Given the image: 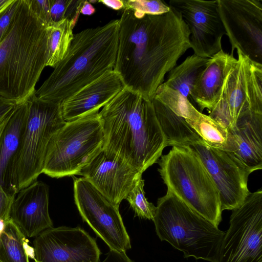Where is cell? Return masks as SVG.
I'll use <instances>...</instances> for the list:
<instances>
[{
	"mask_svg": "<svg viewBox=\"0 0 262 262\" xmlns=\"http://www.w3.org/2000/svg\"><path fill=\"white\" fill-rule=\"evenodd\" d=\"M228 130L232 142V151L228 152L250 173L261 169L262 114L241 115Z\"/></svg>",
	"mask_w": 262,
	"mask_h": 262,
	"instance_id": "obj_19",
	"label": "cell"
},
{
	"mask_svg": "<svg viewBox=\"0 0 262 262\" xmlns=\"http://www.w3.org/2000/svg\"><path fill=\"white\" fill-rule=\"evenodd\" d=\"M20 0L13 2L0 13V43L6 36L16 12Z\"/></svg>",
	"mask_w": 262,
	"mask_h": 262,
	"instance_id": "obj_31",
	"label": "cell"
},
{
	"mask_svg": "<svg viewBox=\"0 0 262 262\" xmlns=\"http://www.w3.org/2000/svg\"><path fill=\"white\" fill-rule=\"evenodd\" d=\"M73 29L67 19L48 26L46 67L54 68L63 58L74 37Z\"/></svg>",
	"mask_w": 262,
	"mask_h": 262,
	"instance_id": "obj_26",
	"label": "cell"
},
{
	"mask_svg": "<svg viewBox=\"0 0 262 262\" xmlns=\"http://www.w3.org/2000/svg\"><path fill=\"white\" fill-rule=\"evenodd\" d=\"M17 104L0 96V123L14 110Z\"/></svg>",
	"mask_w": 262,
	"mask_h": 262,
	"instance_id": "obj_35",
	"label": "cell"
},
{
	"mask_svg": "<svg viewBox=\"0 0 262 262\" xmlns=\"http://www.w3.org/2000/svg\"><path fill=\"white\" fill-rule=\"evenodd\" d=\"M104 133L103 148L143 173L167 146L152 100L125 87L99 113Z\"/></svg>",
	"mask_w": 262,
	"mask_h": 262,
	"instance_id": "obj_2",
	"label": "cell"
},
{
	"mask_svg": "<svg viewBox=\"0 0 262 262\" xmlns=\"http://www.w3.org/2000/svg\"><path fill=\"white\" fill-rule=\"evenodd\" d=\"M28 113V102L17 104L10 115L0 138V184L7 192L10 165L20 143Z\"/></svg>",
	"mask_w": 262,
	"mask_h": 262,
	"instance_id": "obj_21",
	"label": "cell"
},
{
	"mask_svg": "<svg viewBox=\"0 0 262 262\" xmlns=\"http://www.w3.org/2000/svg\"><path fill=\"white\" fill-rule=\"evenodd\" d=\"M124 9L148 15H160L170 11L168 4L161 0H124Z\"/></svg>",
	"mask_w": 262,
	"mask_h": 262,
	"instance_id": "obj_30",
	"label": "cell"
},
{
	"mask_svg": "<svg viewBox=\"0 0 262 262\" xmlns=\"http://www.w3.org/2000/svg\"><path fill=\"white\" fill-rule=\"evenodd\" d=\"M10 220L25 237H35L53 227L49 212V187L36 181L15 195L10 211Z\"/></svg>",
	"mask_w": 262,
	"mask_h": 262,
	"instance_id": "obj_17",
	"label": "cell"
},
{
	"mask_svg": "<svg viewBox=\"0 0 262 262\" xmlns=\"http://www.w3.org/2000/svg\"><path fill=\"white\" fill-rule=\"evenodd\" d=\"M79 175L119 207L142 173L119 156L103 148Z\"/></svg>",
	"mask_w": 262,
	"mask_h": 262,
	"instance_id": "obj_16",
	"label": "cell"
},
{
	"mask_svg": "<svg viewBox=\"0 0 262 262\" xmlns=\"http://www.w3.org/2000/svg\"><path fill=\"white\" fill-rule=\"evenodd\" d=\"M31 10L38 18L48 26L52 23L50 15V0H28Z\"/></svg>",
	"mask_w": 262,
	"mask_h": 262,
	"instance_id": "obj_32",
	"label": "cell"
},
{
	"mask_svg": "<svg viewBox=\"0 0 262 262\" xmlns=\"http://www.w3.org/2000/svg\"><path fill=\"white\" fill-rule=\"evenodd\" d=\"M219 13L231 46L262 64V0H217Z\"/></svg>",
	"mask_w": 262,
	"mask_h": 262,
	"instance_id": "obj_12",
	"label": "cell"
},
{
	"mask_svg": "<svg viewBox=\"0 0 262 262\" xmlns=\"http://www.w3.org/2000/svg\"><path fill=\"white\" fill-rule=\"evenodd\" d=\"M34 262H99L95 239L79 227H52L35 237Z\"/></svg>",
	"mask_w": 262,
	"mask_h": 262,
	"instance_id": "obj_14",
	"label": "cell"
},
{
	"mask_svg": "<svg viewBox=\"0 0 262 262\" xmlns=\"http://www.w3.org/2000/svg\"><path fill=\"white\" fill-rule=\"evenodd\" d=\"M187 147L199 158L213 181L222 211L238 207L250 192L247 182L251 173L228 152L212 147L202 139Z\"/></svg>",
	"mask_w": 262,
	"mask_h": 262,
	"instance_id": "obj_13",
	"label": "cell"
},
{
	"mask_svg": "<svg viewBox=\"0 0 262 262\" xmlns=\"http://www.w3.org/2000/svg\"><path fill=\"white\" fill-rule=\"evenodd\" d=\"M144 180L140 177L125 199L135 212V216L153 221L156 207L145 196Z\"/></svg>",
	"mask_w": 262,
	"mask_h": 262,
	"instance_id": "obj_28",
	"label": "cell"
},
{
	"mask_svg": "<svg viewBox=\"0 0 262 262\" xmlns=\"http://www.w3.org/2000/svg\"><path fill=\"white\" fill-rule=\"evenodd\" d=\"M98 2L115 10L123 9L124 7V0H102L98 1Z\"/></svg>",
	"mask_w": 262,
	"mask_h": 262,
	"instance_id": "obj_36",
	"label": "cell"
},
{
	"mask_svg": "<svg viewBox=\"0 0 262 262\" xmlns=\"http://www.w3.org/2000/svg\"><path fill=\"white\" fill-rule=\"evenodd\" d=\"M158 171L167 190L195 212L219 226L220 196L201 160L188 147H172L161 156Z\"/></svg>",
	"mask_w": 262,
	"mask_h": 262,
	"instance_id": "obj_7",
	"label": "cell"
},
{
	"mask_svg": "<svg viewBox=\"0 0 262 262\" xmlns=\"http://www.w3.org/2000/svg\"><path fill=\"white\" fill-rule=\"evenodd\" d=\"M48 26L20 0L0 43V96L17 104L36 92L46 67Z\"/></svg>",
	"mask_w": 262,
	"mask_h": 262,
	"instance_id": "obj_3",
	"label": "cell"
},
{
	"mask_svg": "<svg viewBox=\"0 0 262 262\" xmlns=\"http://www.w3.org/2000/svg\"><path fill=\"white\" fill-rule=\"evenodd\" d=\"M236 61L233 54L223 50L209 58L190 94L191 101L198 105L200 112L205 108L211 110L219 99L226 77Z\"/></svg>",
	"mask_w": 262,
	"mask_h": 262,
	"instance_id": "obj_20",
	"label": "cell"
},
{
	"mask_svg": "<svg viewBox=\"0 0 262 262\" xmlns=\"http://www.w3.org/2000/svg\"><path fill=\"white\" fill-rule=\"evenodd\" d=\"M170 7L160 15L123 9L119 19L113 70L125 88L150 100L165 75L191 48L186 24L181 14Z\"/></svg>",
	"mask_w": 262,
	"mask_h": 262,
	"instance_id": "obj_1",
	"label": "cell"
},
{
	"mask_svg": "<svg viewBox=\"0 0 262 262\" xmlns=\"http://www.w3.org/2000/svg\"><path fill=\"white\" fill-rule=\"evenodd\" d=\"M99 113L66 122L53 135L42 173L56 178L79 175L103 148L105 137Z\"/></svg>",
	"mask_w": 262,
	"mask_h": 262,
	"instance_id": "obj_8",
	"label": "cell"
},
{
	"mask_svg": "<svg viewBox=\"0 0 262 262\" xmlns=\"http://www.w3.org/2000/svg\"><path fill=\"white\" fill-rule=\"evenodd\" d=\"M124 87L116 72L113 70L106 72L60 103L63 120L69 122L99 112Z\"/></svg>",
	"mask_w": 262,
	"mask_h": 262,
	"instance_id": "obj_18",
	"label": "cell"
},
{
	"mask_svg": "<svg viewBox=\"0 0 262 262\" xmlns=\"http://www.w3.org/2000/svg\"><path fill=\"white\" fill-rule=\"evenodd\" d=\"M82 0H50L52 23L69 20L74 28L79 14Z\"/></svg>",
	"mask_w": 262,
	"mask_h": 262,
	"instance_id": "obj_29",
	"label": "cell"
},
{
	"mask_svg": "<svg viewBox=\"0 0 262 262\" xmlns=\"http://www.w3.org/2000/svg\"><path fill=\"white\" fill-rule=\"evenodd\" d=\"M95 8L88 1H82L81 8H80V13L87 15H91L95 13Z\"/></svg>",
	"mask_w": 262,
	"mask_h": 262,
	"instance_id": "obj_37",
	"label": "cell"
},
{
	"mask_svg": "<svg viewBox=\"0 0 262 262\" xmlns=\"http://www.w3.org/2000/svg\"><path fill=\"white\" fill-rule=\"evenodd\" d=\"M188 124L209 146L231 152V136L228 130L211 118L199 112L194 119H186Z\"/></svg>",
	"mask_w": 262,
	"mask_h": 262,
	"instance_id": "obj_25",
	"label": "cell"
},
{
	"mask_svg": "<svg viewBox=\"0 0 262 262\" xmlns=\"http://www.w3.org/2000/svg\"><path fill=\"white\" fill-rule=\"evenodd\" d=\"M237 61L226 77L209 116L227 130L241 115L262 114V64L237 50Z\"/></svg>",
	"mask_w": 262,
	"mask_h": 262,
	"instance_id": "obj_9",
	"label": "cell"
},
{
	"mask_svg": "<svg viewBox=\"0 0 262 262\" xmlns=\"http://www.w3.org/2000/svg\"><path fill=\"white\" fill-rule=\"evenodd\" d=\"M168 5L181 14L186 24L194 54L209 58L223 50L222 39L226 31L217 0H171Z\"/></svg>",
	"mask_w": 262,
	"mask_h": 262,
	"instance_id": "obj_15",
	"label": "cell"
},
{
	"mask_svg": "<svg viewBox=\"0 0 262 262\" xmlns=\"http://www.w3.org/2000/svg\"><path fill=\"white\" fill-rule=\"evenodd\" d=\"M209 58L200 57L194 54L187 56L182 62L176 66L167 73L168 76L163 83L179 92L191 102L190 93Z\"/></svg>",
	"mask_w": 262,
	"mask_h": 262,
	"instance_id": "obj_23",
	"label": "cell"
},
{
	"mask_svg": "<svg viewBox=\"0 0 262 262\" xmlns=\"http://www.w3.org/2000/svg\"><path fill=\"white\" fill-rule=\"evenodd\" d=\"M119 19L74 34L63 58L35 92L41 100L59 103L82 88L113 70L115 64Z\"/></svg>",
	"mask_w": 262,
	"mask_h": 262,
	"instance_id": "obj_4",
	"label": "cell"
},
{
	"mask_svg": "<svg viewBox=\"0 0 262 262\" xmlns=\"http://www.w3.org/2000/svg\"><path fill=\"white\" fill-rule=\"evenodd\" d=\"M34 259L33 248L29 246L26 237L10 220L0 234L1 262H30Z\"/></svg>",
	"mask_w": 262,
	"mask_h": 262,
	"instance_id": "obj_24",
	"label": "cell"
},
{
	"mask_svg": "<svg viewBox=\"0 0 262 262\" xmlns=\"http://www.w3.org/2000/svg\"><path fill=\"white\" fill-rule=\"evenodd\" d=\"M154 98L185 119H194L200 112L188 98L164 83L157 88Z\"/></svg>",
	"mask_w": 262,
	"mask_h": 262,
	"instance_id": "obj_27",
	"label": "cell"
},
{
	"mask_svg": "<svg viewBox=\"0 0 262 262\" xmlns=\"http://www.w3.org/2000/svg\"><path fill=\"white\" fill-rule=\"evenodd\" d=\"M215 262H262V190L248 193L232 210Z\"/></svg>",
	"mask_w": 262,
	"mask_h": 262,
	"instance_id": "obj_10",
	"label": "cell"
},
{
	"mask_svg": "<svg viewBox=\"0 0 262 262\" xmlns=\"http://www.w3.org/2000/svg\"><path fill=\"white\" fill-rule=\"evenodd\" d=\"M27 101L26 122L8 176L7 191L13 195L36 181L42 173L48 143L66 122L59 103L41 100L35 93Z\"/></svg>",
	"mask_w": 262,
	"mask_h": 262,
	"instance_id": "obj_6",
	"label": "cell"
},
{
	"mask_svg": "<svg viewBox=\"0 0 262 262\" xmlns=\"http://www.w3.org/2000/svg\"><path fill=\"white\" fill-rule=\"evenodd\" d=\"M15 196L6 193L0 184V222L7 223L10 221V211Z\"/></svg>",
	"mask_w": 262,
	"mask_h": 262,
	"instance_id": "obj_33",
	"label": "cell"
},
{
	"mask_svg": "<svg viewBox=\"0 0 262 262\" xmlns=\"http://www.w3.org/2000/svg\"><path fill=\"white\" fill-rule=\"evenodd\" d=\"M0 262H1V261H0Z\"/></svg>",
	"mask_w": 262,
	"mask_h": 262,
	"instance_id": "obj_39",
	"label": "cell"
},
{
	"mask_svg": "<svg viewBox=\"0 0 262 262\" xmlns=\"http://www.w3.org/2000/svg\"><path fill=\"white\" fill-rule=\"evenodd\" d=\"M99 262H135L126 255V252L110 250L105 258Z\"/></svg>",
	"mask_w": 262,
	"mask_h": 262,
	"instance_id": "obj_34",
	"label": "cell"
},
{
	"mask_svg": "<svg viewBox=\"0 0 262 262\" xmlns=\"http://www.w3.org/2000/svg\"><path fill=\"white\" fill-rule=\"evenodd\" d=\"M156 117L165 136L167 146L187 147L202 140L186 119L174 114L158 100H152Z\"/></svg>",
	"mask_w": 262,
	"mask_h": 262,
	"instance_id": "obj_22",
	"label": "cell"
},
{
	"mask_svg": "<svg viewBox=\"0 0 262 262\" xmlns=\"http://www.w3.org/2000/svg\"><path fill=\"white\" fill-rule=\"evenodd\" d=\"M75 204L83 220L110 250L126 252L129 236L116 206L84 178H73Z\"/></svg>",
	"mask_w": 262,
	"mask_h": 262,
	"instance_id": "obj_11",
	"label": "cell"
},
{
	"mask_svg": "<svg viewBox=\"0 0 262 262\" xmlns=\"http://www.w3.org/2000/svg\"><path fill=\"white\" fill-rule=\"evenodd\" d=\"M153 222L159 239L182 252L185 258L215 262L225 231L169 191L158 200Z\"/></svg>",
	"mask_w": 262,
	"mask_h": 262,
	"instance_id": "obj_5",
	"label": "cell"
},
{
	"mask_svg": "<svg viewBox=\"0 0 262 262\" xmlns=\"http://www.w3.org/2000/svg\"><path fill=\"white\" fill-rule=\"evenodd\" d=\"M13 0H0V13L7 8Z\"/></svg>",
	"mask_w": 262,
	"mask_h": 262,
	"instance_id": "obj_38",
	"label": "cell"
}]
</instances>
